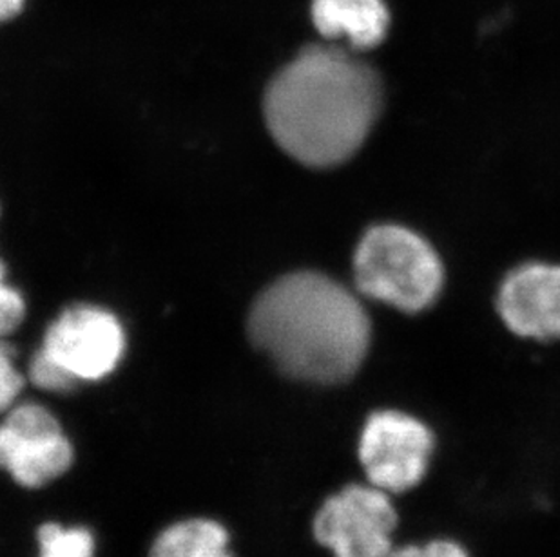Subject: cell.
Returning a JSON list of instances; mask_svg holds the SVG:
<instances>
[{"mask_svg":"<svg viewBox=\"0 0 560 557\" xmlns=\"http://www.w3.org/2000/svg\"><path fill=\"white\" fill-rule=\"evenodd\" d=\"M355 286L361 294L416 313L438 299L443 266L423 237L396 225L374 226L354 256Z\"/></svg>","mask_w":560,"mask_h":557,"instance_id":"3957f363","label":"cell"},{"mask_svg":"<svg viewBox=\"0 0 560 557\" xmlns=\"http://www.w3.org/2000/svg\"><path fill=\"white\" fill-rule=\"evenodd\" d=\"M40 557H93V537L85 529H62L48 523L38 531Z\"/></svg>","mask_w":560,"mask_h":557,"instance_id":"8fae6325","label":"cell"},{"mask_svg":"<svg viewBox=\"0 0 560 557\" xmlns=\"http://www.w3.org/2000/svg\"><path fill=\"white\" fill-rule=\"evenodd\" d=\"M397 512L388 493L374 485H349L330 496L314 520V536L336 557H386Z\"/></svg>","mask_w":560,"mask_h":557,"instance_id":"5b68a950","label":"cell"},{"mask_svg":"<svg viewBox=\"0 0 560 557\" xmlns=\"http://www.w3.org/2000/svg\"><path fill=\"white\" fill-rule=\"evenodd\" d=\"M71 460V443L43 405H16L0 424V467L24 487L35 489L59 478Z\"/></svg>","mask_w":560,"mask_h":557,"instance_id":"52a82bcc","label":"cell"},{"mask_svg":"<svg viewBox=\"0 0 560 557\" xmlns=\"http://www.w3.org/2000/svg\"><path fill=\"white\" fill-rule=\"evenodd\" d=\"M151 557H233L228 550V532L214 521H182L154 542Z\"/></svg>","mask_w":560,"mask_h":557,"instance_id":"30bf717a","label":"cell"},{"mask_svg":"<svg viewBox=\"0 0 560 557\" xmlns=\"http://www.w3.org/2000/svg\"><path fill=\"white\" fill-rule=\"evenodd\" d=\"M312 21L328 40L347 38L354 49H371L386 37L390 13L383 0H314Z\"/></svg>","mask_w":560,"mask_h":557,"instance_id":"9c48e42d","label":"cell"},{"mask_svg":"<svg viewBox=\"0 0 560 557\" xmlns=\"http://www.w3.org/2000/svg\"><path fill=\"white\" fill-rule=\"evenodd\" d=\"M380 109L374 69L334 46L303 49L265 93L270 134L308 167H332L354 156Z\"/></svg>","mask_w":560,"mask_h":557,"instance_id":"6da1fadb","label":"cell"},{"mask_svg":"<svg viewBox=\"0 0 560 557\" xmlns=\"http://www.w3.org/2000/svg\"><path fill=\"white\" fill-rule=\"evenodd\" d=\"M386 557H468L459 543L448 540H438L427 545H407V547L392 548Z\"/></svg>","mask_w":560,"mask_h":557,"instance_id":"9a60e30c","label":"cell"},{"mask_svg":"<svg viewBox=\"0 0 560 557\" xmlns=\"http://www.w3.org/2000/svg\"><path fill=\"white\" fill-rule=\"evenodd\" d=\"M30 377H32L33 384L43 390L55 391V393H66L79 386L68 374H63L57 364L51 363L48 357H44L40 352L33 357Z\"/></svg>","mask_w":560,"mask_h":557,"instance_id":"5bb4252c","label":"cell"},{"mask_svg":"<svg viewBox=\"0 0 560 557\" xmlns=\"http://www.w3.org/2000/svg\"><path fill=\"white\" fill-rule=\"evenodd\" d=\"M24 0H0V22L10 21L22 10Z\"/></svg>","mask_w":560,"mask_h":557,"instance_id":"2e32d148","label":"cell"},{"mask_svg":"<svg viewBox=\"0 0 560 557\" xmlns=\"http://www.w3.org/2000/svg\"><path fill=\"white\" fill-rule=\"evenodd\" d=\"M434 452V435L423 422L399 411H380L366 420L360 462L366 478L385 493H407L421 484Z\"/></svg>","mask_w":560,"mask_h":557,"instance_id":"277c9868","label":"cell"},{"mask_svg":"<svg viewBox=\"0 0 560 557\" xmlns=\"http://www.w3.org/2000/svg\"><path fill=\"white\" fill-rule=\"evenodd\" d=\"M124 347L126 336L117 317L91 306H77L51 324L38 352L79 384L112 374Z\"/></svg>","mask_w":560,"mask_h":557,"instance_id":"8992f818","label":"cell"},{"mask_svg":"<svg viewBox=\"0 0 560 557\" xmlns=\"http://www.w3.org/2000/svg\"><path fill=\"white\" fill-rule=\"evenodd\" d=\"M24 386V377L15 366V349L0 341V415L11 410Z\"/></svg>","mask_w":560,"mask_h":557,"instance_id":"7c38bea8","label":"cell"},{"mask_svg":"<svg viewBox=\"0 0 560 557\" xmlns=\"http://www.w3.org/2000/svg\"><path fill=\"white\" fill-rule=\"evenodd\" d=\"M499 313L513 333L560 339V266L524 264L499 289Z\"/></svg>","mask_w":560,"mask_h":557,"instance_id":"ba28073f","label":"cell"},{"mask_svg":"<svg viewBox=\"0 0 560 557\" xmlns=\"http://www.w3.org/2000/svg\"><path fill=\"white\" fill-rule=\"evenodd\" d=\"M26 313L22 295L5 283V264L0 259V339L15 332Z\"/></svg>","mask_w":560,"mask_h":557,"instance_id":"4fadbf2b","label":"cell"},{"mask_svg":"<svg viewBox=\"0 0 560 557\" xmlns=\"http://www.w3.org/2000/svg\"><path fill=\"white\" fill-rule=\"evenodd\" d=\"M249 335L292 379L341 384L365 360L371 321L341 284L327 275L298 272L259 295L250 310Z\"/></svg>","mask_w":560,"mask_h":557,"instance_id":"7a4b0ae2","label":"cell"}]
</instances>
